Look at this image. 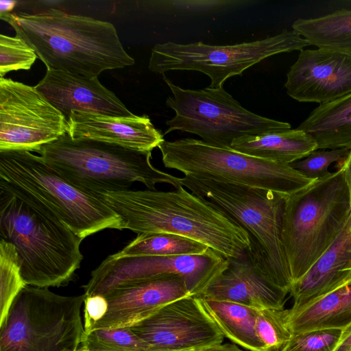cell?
<instances>
[{
	"label": "cell",
	"mask_w": 351,
	"mask_h": 351,
	"mask_svg": "<svg viewBox=\"0 0 351 351\" xmlns=\"http://www.w3.org/2000/svg\"><path fill=\"white\" fill-rule=\"evenodd\" d=\"M114 211L123 229L170 233L199 241L224 258H241L251 249L246 231L221 208L183 186L174 191L126 190L95 194Z\"/></svg>",
	"instance_id": "6da1fadb"
},
{
	"label": "cell",
	"mask_w": 351,
	"mask_h": 351,
	"mask_svg": "<svg viewBox=\"0 0 351 351\" xmlns=\"http://www.w3.org/2000/svg\"><path fill=\"white\" fill-rule=\"evenodd\" d=\"M0 18L35 51L47 69L93 77L134 64L111 23L56 8Z\"/></svg>",
	"instance_id": "7a4b0ae2"
},
{
	"label": "cell",
	"mask_w": 351,
	"mask_h": 351,
	"mask_svg": "<svg viewBox=\"0 0 351 351\" xmlns=\"http://www.w3.org/2000/svg\"><path fill=\"white\" fill-rule=\"evenodd\" d=\"M0 239L14 245L27 285L66 286L83 260L82 239L42 203L2 180Z\"/></svg>",
	"instance_id": "3957f363"
},
{
	"label": "cell",
	"mask_w": 351,
	"mask_h": 351,
	"mask_svg": "<svg viewBox=\"0 0 351 351\" xmlns=\"http://www.w3.org/2000/svg\"><path fill=\"white\" fill-rule=\"evenodd\" d=\"M38 154L62 178L94 196L99 193L129 190L134 182L153 191L160 183L176 189L182 186L180 178L153 166L152 152L93 139L73 138L66 134L44 145Z\"/></svg>",
	"instance_id": "277c9868"
},
{
	"label": "cell",
	"mask_w": 351,
	"mask_h": 351,
	"mask_svg": "<svg viewBox=\"0 0 351 351\" xmlns=\"http://www.w3.org/2000/svg\"><path fill=\"white\" fill-rule=\"evenodd\" d=\"M350 213L351 194L341 169L288 195L282 242L293 284L335 240Z\"/></svg>",
	"instance_id": "5b68a950"
},
{
	"label": "cell",
	"mask_w": 351,
	"mask_h": 351,
	"mask_svg": "<svg viewBox=\"0 0 351 351\" xmlns=\"http://www.w3.org/2000/svg\"><path fill=\"white\" fill-rule=\"evenodd\" d=\"M191 192L215 204L247 233V255L274 284L289 293L292 280L282 242L285 204L289 195L271 190L180 178Z\"/></svg>",
	"instance_id": "8992f818"
},
{
	"label": "cell",
	"mask_w": 351,
	"mask_h": 351,
	"mask_svg": "<svg viewBox=\"0 0 351 351\" xmlns=\"http://www.w3.org/2000/svg\"><path fill=\"white\" fill-rule=\"evenodd\" d=\"M0 180L42 203L82 239L105 229L123 230L114 211L62 178L40 156L27 151L0 152Z\"/></svg>",
	"instance_id": "52a82bcc"
},
{
	"label": "cell",
	"mask_w": 351,
	"mask_h": 351,
	"mask_svg": "<svg viewBox=\"0 0 351 351\" xmlns=\"http://www.w3.org/2000/svg\"><path fill=\"white\" fill-rule=\"evenodd\" d=\"M164 166L185 177L247 186L291 195L314 180L290 165L243 154L202 140L164 141L159 146Z\"/></svg>",
	"instance_id": "ba28073f"
},
{
	"label": "cell",
	"mask_w": 351,
	"mask_h": 351,
	"mask_svg": "<svg viewBox=\"0 0 351 351\" xmlns=\"http://www.w3.org/2000/svg\"><path fill=\"white\" fill-rule=\"evenodd\" d=\"M85 297L27 285L0 326V351H77L86 336Z\"/></svg>",
	"instance_id": "9c48e42d"
},
{
	"label": "cell",
	"mask_w": 351,
	"mask_h": 351,
	"mask_svg": "<svg viewBox=\"0 0 351 351\" xmlns=\"http://www.w3.org/2000/svg\"><path fill=\"white\" fill-rule=\"evenodd\" d=\"M163 79L172 95L166 104L175 116L165 134L178 130L194 134L210 145L231 148L237 138L291 129L289 123L267 118L243 108L223 88L184 89Z\"/></svg>",
	"instance_id": "30bf717a"
},
{
	"label": "cell",
	"mask_w": 351,
	"mask_h": 351,
	"mask_svg": "<svg viewBox=\"0 0 351 351\" xmlns=\"http://www.w3.org/2000/svg\"><path fill=\"white\" fill-rule=\"evenodd\" d=\"M310 43L293 30L252 42L212 45L202 42L156 44L152 49L149 69L156 73L176 70L202 72L210 79L209 87L223 88L226 80L241 75L248 68L270 56L302 51Z\"/></svg>",
	"instance_id": "8fae6325"
},
{
	"label": "cell",
	"mask_w": 351,
	"mask_h": 351,
	"mask_svg": "<svg viewBox=\"0 0 351 351\" xmlns=\"http://www.w3.org/2000/svg\"><path fill=\"white\" fill-rule=\"evenodd\" d=\"M228 259L211 248L198 255L140 256L106 258L82 286L86 296L104 295L111 290L160 277L183 278L191 295L197 296L227 267Z\"/></svg>",
	"instance_id": "7c38bea8"
},
{
	"label": "cell",
	"mask_w": 351,
	"mask_h": 351,
	"mask_svg": "<svg viewBox=\"0 0 351 351\" xmlns=\"http://www.w3.org/2000/svg\"><path fill=\"white\" fill-rule=\"evenodd\" d=\"M68 132L66 118L36 86L0 78V152L38 153Z\"/></svg>",
	"instance_id": "4fadbf2b"
},
{
	"label": "cell",
	"mask_w": 351,
	"mask_h": 351,
	"mask_svg": "<svg viewBox=\"0 0 351 351\" xmlns=\"http://www.w3.org/2000/svg\"><path fill=\"white\" fill-rule=\"evenodd\" d=\"M130 328L165 351H193L221 344L225 338L195 295L173 301Z\"/></svg>",
	"instance_id": "5bb4252c"
},
{
	"label": "cell",
	"mask_w": 351,
	"mask_h": 351,
	"mask_svg": "<svg viewBox=\"0 0 351 351\" xmlns=\"http://www.w3.org/2000/svg\"><path fill=\"white\" fill-rule=\"evenodd\" d=\"M287 93L300 102L319 105L351 93V56L322 49H303L290 67Z\"/></svg>",
	"instance_id": "9a60e30c"
},
{
	"label": "cell",
	"mask_w": 351,
	"mask_h": 351,
	"mask_svg": "<svg viewBox=\"0 0 351 351\" xmlns=\"http://www.w3.org/2000/svg\"><path fill=\"white\" fill-rule=\"evenodd\" d=\"M191 295L185 280L172 275L115 288L106 295L108 309L93 327L130 328L149 317L167 304Z\"/></svg>",
	"instance_id": "2e32d148"
},
{
	"label": "cell",
	"mask_w": 351,
	"mask_h": 351,
	"mask_svg": "<svg viewBox=\"0 0 351 351\" xmlns=\"http://www.w3.org/2000/svg\"><path fill=\"white\" fill-rule=\"evenodd\" d=\"M35 86L67 121L73 111L118 117L135 116L114 93L100 83L97 77L47 69Z\"/></svg>",
	"instance_id": "e0dca14e"
},
{
	"label": "cell",
	"mask_w": 351,
	"mask_h": 351,
	"mask_svg": "<svg viewBox=\"0 0 351 351\" xmlns=\"http://www.w3.org/2000/svg\"><path fill=\"white\" fill-rule=\"evenodd\" d=\"M288 292L274 284L246 254L229 258L227 267L197 297L256 309L282 308Z\"/></svg>",
	"instance_id": "ac0fdd59"
},
{
	"label": "cell",
	"mask_w": 351,
	"mask_h": 351,
	"mask_svg": "<svg viewBox=\"0 0 351 351\" xmlns=\"http://www.w3.org/2000/svg\"><path fill=\"white\" fill-rule=\"evenodd\" d=\"M73 138L93 139L125 147L152 152L165 141L164 134L146 116L118 117L73 111L68 119Z\"/></svg>",
	"instance_id": "d6986e66"
},
{
	"label": "cell",
	"mask_w": 351,
	"mask_h": 351,
	"mask_svg": "<svg viewBox=\"0 0 351 351\" xmlns=\"http://www.w3.org/2000/svg\"><path fill=\"white\" fill-rule=\"evenodd\" d=\"M351 280V213L335 240L307 272L291 287L293 305L300 311Z\"/></svg>",
	"instance_id": "ffe728a7"
},
{
	"label": "cell",
	"mask_w": 351,
	"mask_h": 351,
	"mask_svg": "<svg viewBox=\"0 0 351 351\" xmlns=\"http://www.w3.org/2000/svg\"><path fill=\"white\" fill-rule=\"evenodd\" d=\"M232 149L256 158L291 165L317 149L314 138L303 130L289 129L235 139Z\"/></svg>",
	"instance_id": "44dd1931"
},
{
	"label": "cell",
	"mask_w": 351,
	"mask_h": 351,
	"mask_svg": "<svg viewBox=\"0 0 351 351\" xmlns=\"http://www.w3.org/2000/svg\"><path fill=\"white\" fill-rule=\"evenodd\" d=\"M298 128L314 138L317 149L351 151V93L319 105Z\"/></svg>",
	"instance_id": "7402d4cb"
},
{
	"label": "cell",
	"mask_w": 351,
	"mask_h": 351,
	"mask_svg": "<svg viewBox=\"0 0 351 351\" xmlns=\"http://www.w3.org/2000/svg\"><path fill=\"white\" fill-rule=\"evenodd\" d=\"M293 334L318 329L344 330L351 326V280L305 308L290 311Z\"/></svg>",
	"instance_id": "603a6c76"
},
{
	"label": "cell",
	"mask_w": 351,
	"mask_h": 351,
	"mask_svg": "<svg viewBox=\"0 0 351 351\" xmlns=\"http://www.w3.org/2000/svg\"><path fill=\"white\" fill-rule=\"evenodd\" d=\"M199 298L225 337L249 351H265L255 330L258 309L231 302Z\"/></svg>",
	"instance_id": "cb8c5ba5"
},
{
	"label": "cell",
	"mask_w": 351,
	"mask_h": 351,
	"mask_svg": "<svg viewBox=\"0 0 351 351\" xmlns=\"http://www.w3.org/2000/svg\"><path fill=\"white\" fill-rule=\"evenodd\" d=\"M293 30L318 49L351 56V10L311 19H298Z\"/></svg>",
	"instance_id": "d4e9b609"
},
{
	"label": "cell",
	"mask_w": 351,
	"mask_h": 351,
	"mask_svg": "<svg viewBox=\"0 0 351 351\" xmlns=\"http://www.w3.org/2000/svg\"><path fill=\"white\" fill-rule=\"evenodd\" d=\"M208 246L195 240L170 233H141L114 257L183 256L205 253Z\"/></svg>",
	"instance_id": "484cf974"
},
{
	"label": "cell",
	"mask_w": 351,
	"mask_h": 351,
	"mask_svg": "<svg viewBox=\"0 0 351 351\" xmlns=\"http://www.w3.org/2000/svg\"><path fill=\"white\" fill-rule=\"evenodd\" d=\"M26 286L14 245L0 239V326L4 323L13 302Z\"/></svg>",
	"instance_id": "4316f807"
},
{
	"label": "cell",
	"mask_w": 351,
	"mask_h": 351,
	"mask_svg": "<svg viewBox=\"0 0 351 351\" xmlns=\"http://www.w3.org/2000/svg\"><path fill=\"white\" fill-rule=\"evenodd\" d=\"M80 348L91 351H165L138 336L130 328L95 330Z\"/></svg>",
	"instance_id": "83f0119b"
},
{
	"label": "cell",
	"mask_w": 351,
	"mask_h": 351,
	"mask_svg": "<svg viewBox=\"0 0 351 351\" xmlns=\"http://www.w3.org/2000/svg\"><path fill=\"white\" fill-rule=\"evenodd\" d=\"M255 330L265 351H281L293 335L290 324V309L258 310Z\"/></svg>",
	"instance_id": "f1b7e54d"
},
{
	"label": "cell",
	"mask_w": 351,
	"mask_h": 351,
	"mask_svg": "<svg viewBox=\"0 0 351 351\" xmlns=\"http://www.w3.org/2000/svg\"><path fill=\"white\" fill-rule=\"evenodd\" d=\"M38 56L35 51L18 36L0 35V76L13 71L29 70Z\"/></svg>",
	"instance_id": "f546056e"
},
{
	"label": "cell",
	"mask_w": 351,
	"mask_h": 351,
	"mask_svg": "<svg viewBox=\"0 0 351 351\" xmlns=\"http://www.w3.org/2000/svg\"><path fill=\"white\" fill-rule=\"evenodd\" d=\"M347 149H316L306 157L290 165L306 178L316 180L327 176L328 168L333 162L340 164L348 155Z\"/></svg>",
	"instance_id": "4dcf8cb0"
},
{
	"label": "cell",
	"mask_w": 351,
	"mask_h": 351,
	"mask_svg": "<svg viewBox=\"0 0 351 351\" xmlns=\"http://www.w3.org/2000/svg\"><path fill=\"white\" fill-rule=\"evenodd\" d=\"M343 330L318 329L293 334L285 351H333Z\"/></svg>",
	"instance_id": "1f68e13d"
},
{
	"label": "cell",
	"mask_w": 351,
	"mask_h": 351,
	"mask_svg": "<svg viewBox=\"0 0 351 351\" xmlns=\"http://www.w3.org/2000/svg\"><path fill=\"white\" fill-rule=\"evenodd\" d=\"M108 302L101 295L86 296L84 302V327L85 335L93 331V327L106 314Z\"/></svg>",
	"instance_id": "d6a6232c"
},
{
	"label": "cell",
	"mask_w": 351,
	"mask_h": 351,
	"mask_svg": "<svg viewBox=\"0 0 351 351\" xmlns=\"http://www.w3.org/2000/svg\"><path fill=\"white\" fill-rule=\"evenodd\" d=\"M333 351H351V326L343 330L342 336Z\"/></svg>",
	"instance_id": "836d02e7"
},
{
	"label": "cell",
	"mask_w": 351,
	"mask_h": 351,
	"mask_svg": "<svg viewBox=\"0 0 351 351\" xmlns=\"http://www.w3.org/2000/svg\"><path fill=\"white\" fill-rule=\"evenodd\" d=\"M193 351H243L239 346L232 343H221L213 346H208Z\"/></svg>",
	"instance_id": "e575fe53"
},
{
	"label": "cell",
	"mask_w": 351,
	"mask_h": 351,
	"mask_svg": "<svg viewBox=\"0 0 351 351\" xmlns=\"http://www.w3.org/2000/svg\"><path fill=\"white\" fill-rule=\"evenodd\" d=\"M338 166V169H341L344 172L351 194V151H350L347 157Z\"/></svg>",
	"instance_id": "d590c367"
},
{
	"label": "cell",
	"mask_w": 351,
	"mask_h": 351,
	"mask_svg": "<svg viewBox=\"0 0 351 351\" xmlns=\"http://www.w3.org/2000/svg\"><path fill=\"white\" fill-rule=\"evenodd\" d=\"M16 1H0V17L12 14V11L17 4Z\"/></svg>",
	"instance_id": "8d00e7d4"
},
{
	"label": "cell",
	"mask_w": 351,
	"mask_h": 351,
	"mask_svg": "<svg viewBox=\"0 0 351 351\" xmlns=\"http://www.w3.org/2000/svg\"><path fill=\"white\" fill-rule=\"evenodd\" d=\"M77 351H91V350H86V349H84V348H79Z\"/></svg>",
	"instance_id": "74e56055"
},
{
	"label": "cell",
	"mask_w": 351,
	"mask_h": 351,
	"mask_svg": "<svg viewBox=\"0 0 351 351\" xmlns=\"http://www.w3.org/2000/svg\"><path fill=\"white\" fill-rule=\"evenodd\" d=\"M281 351H285V350L283 349V350H282Z\"/></svg>",
	"instance_id": "f35d334b"
}]
</instances>
